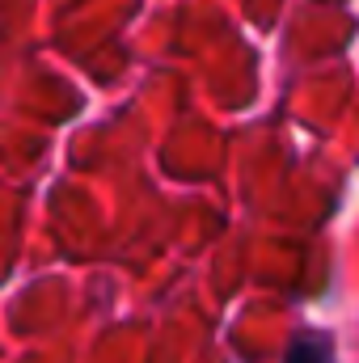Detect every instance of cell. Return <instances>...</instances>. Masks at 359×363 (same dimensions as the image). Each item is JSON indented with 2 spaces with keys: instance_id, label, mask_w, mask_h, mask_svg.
Listing matches in <instances>:
<instances>
[{
  "instance_id": "obj_1",
  "label": "cell",
  "mask_w": 359,
  "mask_h": 363,
  "mask_svg": "<svg viewBox=\"0 0 359 363\" xmlns=\"http://www.w3.org/2000/svg\"><path fill=\"white\" fill-rule=\"evenodd\" d=\"M287 363H334V351L321 334H300L287 347Z\"/></svg>"
}]
</instances>
